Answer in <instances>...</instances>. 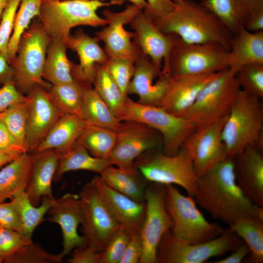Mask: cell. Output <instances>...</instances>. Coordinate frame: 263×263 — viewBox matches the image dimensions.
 Returning <instances> with one entry per match:
<instances>
[{
    "label": "cell",
    "instance_id": "obj_18",
    "mask_svg": "<svg viewBox=\"0 0 263 263\" xmlns=\"http://www.w3.org/2000/svg\"><path fill=\"white\" fill-rule=\"evenodd\" d=\"M135 34L133 42L162 70L168 62L171 49L178 36L162 32L150 16L141 10L129 23Z\"/></svg>",
    "mask_w": 263,
    "mask_h": 263
},
{
    "label": "cell",
    "instance_id": "obj_11",
    "mask_svg": "<svg viewBox=\"0 0 263 263\" xmlns=\"http://www.w3.org/2000/svg\"><path fill=\"white\" fill-rule=\"evenodd\" d=\"M243 241L229 227L208 241L185 244L176 239L170 231L161 239L157 252V263H203L236 249Z\"/></svg>",
    "mask_w": 263,
    "mask_h": 263
},
{
    "label": "cell",
    "instance_id": "obj_30",
    "mask_svg": "<svg viewBox=\"0 0 263 263\" xmlns=\"http://www.w3.org/2000/svg\"><path fill=\"white\" fill-rule=\"evenodd\" d=\"M57 168L53 181L57 183L64 173L70 171L88 170L101 174L113 165L109 159L95 157L82 145L76 143L68 151L59 154Z\"/></svg>",
    "mask_w": 263,
    "mask_h": 263
},
{
    "label": "cell",
    "instance_id": "obj_22",
    "mask_svg": "<svg viewBox=\"0 0 263 263\" xmlns=\"http://www.w3.org/2000/svg\"><path fill=\"white\" fill-rule=\"evenodd\" d=\"M217 73L171 76L159 107L175 116L183 117L195 102L201 90Z\"/></svg>",
    "mask_w": 263,
    "mask_h": 263
},
{
    "label": "cell",
    "instance_id": "obj_27",
    "mask_svg": "<svg viewBox=\"0 0 263 263\" xmlns=\"http://www.w3.org/2000/svg\"><path fill=\"white\" fill-rule=\"evenodd\" d=\"M86 125L79 115L63 114L33 152L55 150L60 154L68 151L76 143Z\"/></svg>",
    "mask_w": 263,
    "mask_h": 263
},
{
    "label": "cell",
    "instance_id": "obj_26",
    "mask_svg": "<svg viewBox=\"0 0 263 263\" xmlns=\"http://www.w3.org/2000/svg\"><path fill=\"white\" fill-rule=\"evenodd\" d=\"M253 63H263V30L251 32L243 27L231 39L229 68L237 72Z\"/></svg>",
    "mask_w": 263,
    "mask_h": 263
},
{
    "label": "cell",
    "instance_id": "obj_59",
    "mask_svg": "<svg viewBox=\"0 0 263 263\" xmlns=\"http://www.w3.org/2000/svg\"><path fill=\"white\" fill-rule=\"evenodd\" d=\"M173 2L175 3H179L181 2L182 0H172Z\"/></svg>",
    "mask_w": 263,
    "mask_h": 263
},
{
    "label": "cell",
    "instance_id": "obj_42",
    "mask_svg": "<svg viewBox=\"0 0 263 263\" xmlns=\"http://www.w3.org/2000/svg\"><path fill=\"white\" fill-rule=\"evenodd\" d=\"M59 254L48 253L38 244L30 243L19 248L6 263H60Z\"/></svg>",
    "mask_w": 263,
    "mask_h": 263
},
{
    "label": "cell",
    "instance_id": "obj_14",
    "mask_svg": "<svg viewBox=\"0 0 263 263\" xmlns=\"http://www.w3.org/2000/svg\"><path fill=\"white\" fill-rule=\"evenodd\" d=\"M142 9L133 4H127L118 12L104 10L102 15L107 24L102 29L95 33V38L104 44V50L108 58L122 57L135 61L142 52L132 41L134 32L125 28Z\"/></svg>",
    "mask_w": 263,
    "mask_h": 263
},
{
    "label": "cell",
    "instance_id": "obj_45",
    "mask_svg": "<svg viewBox=\"0 0 263 263\" xmlns=\"http://www.w3.org/2000/svg\"><path fill=\"white\" fill-rule=\"evenodd\" d=\"M31 242L18 232L0 226V263H6L19 248Z\"/></svg>",
    "mask_w": 263,
    "mask_h": 263
},
{
    "label": "cell",
    "instance_id": "obj_33",
    "mask_svg": "<svg viewBox=\"0 0 263 263\" xmlns=\"http://www.w3.org/2000/svg\"><path fill=\"white\" fill-rule=\"evenodd\" d=\"M55 198L44 196L41 205L34 206L25 191L21 192L11 199V202L17 209L21 219V227L19 233L26 239L32 240L36 228L44 221V216Z\"/></svg>",
    "mask_w": 263,
    "mask_h": 263
},
{
    "label": "cell",
    "instance_id": "obj_61",
    "mask_svg": "<svg viewBox=\"0 0 263 263\" xmlns=\"http://www.w3.org/2000/svg\"></svg>",
    "mask_w": 263,
    "mask_h": 263
},
{
    "label": "cell",
    "instance_id": "obj_6",
    "mask_svg": "<svg viewBox=\"0 0 263 263\" xmlns=\"http://www.w3.org/2000/svg\"><path fill=\"white\" fill-rule=\"evenodd\" d=\"M165 204L173 221L174 237L185 244L206 242L220 235L224 229L211 223L198 209L193 197L182 194L173 185H165Z\"/></svg>",
    "mask_w": 263,
    "mask_h": 263
},
{
    "label": "cell",
    "instance_id": "obj_21",
    "mask_svg": "<svg viewBox=\"0 0 263 263\" xmlns=\"http://www.w3.org/2000/svg\"><path fill=\"white\" fill-rule=\"evenodd\" d=\"M64 42L68 48L75 52L79 63L73 64L72 75L75 81L84 89L92 88L96 65H104L108 56L95 38L86 34L82 29L71 34Z\"/></svg>",
    "mask_w": 263,
    "mask_h": 263
},
{
    "label": "cell",
    "instance_id": "obj_25",
    "mask_svg": "<svg viewBox=\"0 0 263 263\" xmlns=\"http://www.w3.org/2000/svg\"><path fill=\"white\" fill-rule=\"evenodd\" d=\"M32 163L28 186L25 190L31 203L39 204L44 196L54 198L52 183L57 168L59 153L55 150L33 152Z\"/></svg>",
    "mask_w": 263,
    "mask_h": 263
},
{
    "label": "cell",
    "instance_id": "obj_23",
    "mask_svg": "<svg viewBox=\"0 0 263 263\" xmlns=\"http://www.w3.org/2000/svg\"><path fill=\"white\" fill-rule=\"evenodd\" d=\"M263 150L246 147L233 158L237 184L255 205L263 207Z\"/></svg>",
    "mask_w": 263,
    "mask_h": 263
},
{
    "label": "cell",
    "instance_id": "obj_53",
    "mask_svg": "<svg viewBox=\"0 0 263 263\" xmlns=\"http://www.w3.org/2000/svg\"><path fill=\"white\" fill-rule=\"evenodd\" d=\"M147 5L143 10L150 17L163 16L171 11L175 6L172 0H147Z\"/></svg>",
    "mask_w": 263,
    "mask_h": 263
},
{
    "label": "cell",
    "instance_id": "obj_54",
    "mask_svg": "<svg viewBox=\"0 0 263 263\" xmlns=\"http://www.w3.org/2000/svg\"><path fill=\"white\" fill-rule=\"evenodd\" d=\"M14 76V70L9 62L7 53L0 51V87L13 81Z\"/></svg>",
    "mask_w": 263,
    "mask_h": 263
},
{
    "label": "cell",
    "instance_id": "obj_60",
    "mask_svg": "<svg viewBox=\"0 0 263 263\" xmlns=\"http://www.w3.org/2000/svg\"><path fill=\"white\" fill-rule=\"evenodd\" d=\"M99 0V1H105L106 0Z\"/></svg>",
    "mask_w": 263,
    "mask_h": 263
},
{
    "label": "cell",
    "instance_id": "obj_56",
    "mask_svg": "<svg viewBox=\"0 0 263 263\" xmlns=\"http://www.w3.org/2000/svg\"><path fill=\"white\" fill-rule=\"evenodd\" d=\"M108 2L111 3L112 5H121L124 3L125 1H129L142 10H143L147 5L146 0H108Z\"/></svg>",
    "mask_w": 263,
    "mask_h": 263
},
{
    "label": "cell",
    "instance_id": "obj_50",
    "mask_svg": "<svg viewBox=\"0 0 263 263\" xmlns=\"http://www.w3.org/2000/svg\"><path fill=\"white\" fill-rule=\"evenodd\" d=\"M143 253V243L139 231L131 233L120 263H138Z\"/></svg>",
    "mask_w": 263,
    "mask_h": 263
},
{
    "label": "cell",
    "instance_id": "obj_20",
    "mask_svg": "<svg viewBox=\"0 0 263 263\" xmlns=\"http://www.w3.org/2000/svg\"><path fill=\"white\" fill-rule=\"evenodd\" d=\"M171 76L162 72L142 52L134 62L132 77L128 94H136L137 102L159 106L168 88Z\"/></svg>",
    "mask_w": 263,
    "mask_h": 263
},
{
    "label": "cell",
    "instance_id": "obj_19",
    "mask_svg": "<svg viewBox=\"0 0 263 263\" xmlns=\"http://www.w3.org/2000/svg\"><path fill=\"white\" fill-rule=\"evenodd\" d=\"M47 213L48 220L57 224L61 229L63 249L59 255L62 259L70 254L75 247L84 244V237L77 232L79 225L83 221L78 195L68 193L55 199Z\"/></svg>",
    "mask_w": 263,
    "mask_h": 263
},
{
    "label": "cell",
    "instance_id": "obj_5",
    "mask_svg": "<svg viewBox=\"0 0 263 263\" xmlns=\"http://www.w3.org/2000/svg\"><path fill=\"white\" fill-rule=\"evenodd\" d=\"M51 39L38 19L22 34L16 56L10 64L15 72L14 84L22 94L27 95L37 85L47 90L51 87L52 84L43 78V73Z\"/></svg>",
    "mask_w": 263,
    "mask_h": 263
},
{
    "label": "cell",
    "instance_id": "obj_36",
    "mask_svg": "<svg viewBox=\"0 0 263 263\" xmlns=\"http://www.w3.org/2000/svg\"><path fill=\"white\" fill-rule=\"evenodd\" d=\"M117 140V132L103 127L86 125L77 142L85 148L91 155L109 159Z\"/></svg>",
    "mask_w": 263,
    "mask_h": 263
},
{
    "label": "cell",
    "instance_id": "obj_15",
    "mask_svg": "<svg viewBox=\"0 0 263 263\" xmlns=\"http://www.w3.org/2000/svg\"><path fill=\"white\" fill-rule=\"evenodd\" d=\"M110 156L112 165L131 169L134 160L144 152L162 147L163 138L153 128L134 121H123Z\"/></svg>",
    "mask_w": 263,
    "mask_h": 263
},
{
    "label": "cell",
    "instance_id": "obj_24",
    "mask_svg": "<svg viewBox=\"0 0 263 263\" xmlns=\"http://www.w3.org/2000/svg\"><path fill=\"white\" fill-rule=\"evenodd\" d=\"M91 181L121 225L131 233L139 231L145 215L146 203L135 200L114 189L99 175L95 176Z\"/></svg>",
    "mask_w": 263,
    "mask_h": 263
},
{
    "label": "cell",
    "instance_id": "obj_43",
    "mask_svg": "<svg viewBox=\"0 0 263 263\" xmlns=\"http://www.w3.org/2000/svg\"><path fill=\"white\" fill-rule=\"evenodd\" d=\"M134 61L122 57L108 58L104 65L117 85L125 99L134 71Z\"/></svg>",
    "mask_w": 263,
    "mask_h": 263
},
{
    "label": "cell",
    "instance_id": "obj_38",
    "mask_svg": "<svg viewBox=\"0 0 263 263\" xmlns=\"http://www.w3.org/2000/svg\"><path fill=\"white\" fill-rule=\"evenodd\" d=\"M84 88L76 81L52 84L47 90L52 101L64 114L79 115Z\"/></svg>",
    "mask_w": 263,
    "mask_h": 263
},
{
    "label": "cell",
    "instance_id": "obj_12",
    "mask_svg": "<svg viewBox=\"0 0 263 263\" xmlns=\"http://www.w3.org/2000/svg\"><path fill=\"white\" fill-rule=\"evenodd\" d=\"M78 195L83 215L81 225L84 244L102 252L112 236L122 226L91 181L83 186Z\"/></svg>",
    "mask_w": 263,
    "mask_h": 263
},
{
    "label": "cell",
    "instance_id": "obj_16",
    "mask_svg": "<svg viewBox=\"0 0 263 263\" xmlns=\"http://www.w3.org/2000/svg\"><path fill=\"white\" fill-rule=\"evenodd\" d=\"M228 115V113L214 122L195 128L182 145L181 148L192 160L197 177L228 157L221 139L222 129Z\"/></svg>",
    "mask_w": 263,
    "mask_h": 263
},
{
    "label": "cell",
    "instance_id": "obj_31",
    "mask_svg": "<svg viewBox=\"0 0 263 263\" xmlns=\"http://www.w3.org/2000/svg\"><path fill=\"white\" fill-rule=\"evenodd\" d=\"M68 49L63 40L52 38L47 48L43 78L51 84L75 81L72 75L73 62L67 56Z\"/></svg>",
    "mask_w": 263,
    "mask_h": 263
},
{
    "label": "cell",
    "instance_id": "obj_1",
    "mask_svg": "<svg viewBox=\"0 0 263 263\" xmlns=\"http://www.w3.org/2000/svg\"><path fill=\"white\" fill-rule=\"evenodd\" d=\"M194 199L214 219L229 226L247 215L263 221V207L254 204L237 183L232 157L219 162L197 178Z\"/></svg>",
    "mask_w": 263,
    "mask_h": 263
},
{
    "label": "cell",
    "instance_id": "obj_55",
    "mask_svg": "<svg viewBox=\"0 0 263 263\" xmlns=\"http://www.w3.org/2000/svg\"><path fill=\"white\" fill-rule=\"evenodd\" d=\"M226 258L211 262L212 263H240L250 253L248 246L244 242Z\"/></svg>",
    "mask_w": 263,
    "mask_h": 263
},
{
    "label": "cell",
    "instance_id": "obj_7",
    "mask_svg": "<svg viewBox=\"0 0 263 263\" xmlns=\"http://www.w3.org/2000/svg\"><path fill=\"white\" fill-rule=\"evenodd\" d=\"M159 148L141 154L133 166L149 182L178 185L194 198L198 177L188 154L181 148L175 155H168Z\"/></svg>",
    "mask_w": 263,
    "mask_h": 263
},
{
    "label": "cell",
    "instance_id": "obj_29",
    "mask_svg": "<svg viewBox=\"0 0 263 263\" xmlns=\"http://www.w3.org/2000/svg\"><path fill=\"white\" fill-rule=\"evenodd\" d=\"M32 163L29 152L19 156L0 170V203L25 191Z\"/></svg>",
    "mask_w": 263,
    "mask_h": 263
},
{
    "label": "cell",
    "instance_id": "obj_39",
    "mask_svg": "<svg viewBox=\"0 0 263 263\" xmlns=\"http://www.w3.org/2000/svg\"><path fill=\"white\" fill-rule=\"evenodd\" d=\"M28 108L26 99L0 113V123L26 152H29L26 136Z\"/></svg>",
    "mask_w": 263,
    "mask_h": 263
},
{
    "label": "cell",
    "instance_id": "obj_8",
    "mask_svg": "<svg viewBox=\"0 0 263 263\" xmlns=\"http://www.w3.org/2000/svg\"><path fill=\"white\" fill-rule=\"evenodd\" d=\"M236 73L229 68L218 72L201 90L183 117L191 121L195 128H199L227 114L241 90Z\"/></svg>",
    "mask_w": 263,
    "mask_h": 263
},
{
    "label": "cell",
    "instance_id": "obj_34",
    "mask_svg": "<svg viewBox=\"0 0 263 263\" xmlns=\"http://www.w3.org/2000/svg\"><path fill=\"white\" fill-rule=\"evenodd\" d=\"M248 246L247 262L263 263V222L252 215L242 217L229 226Z\"/></svg>",
    "mask_w": 263,
    "mask_h": 263
},
{
    "label": "cell",
    "instance_id": "obj_57",
    "mask_svg": "<svg viewBox=\"0 0 263 263\" xmlns=\"http://www.w3.org/2000/svg\"><path fill=\"white\" fill-rule=\"evenodd\" d=\"M18 156L0 152V168L7 165Z\"/></svg>",
    "mask_w": 263,
    "mask_h": 263
},
{
    "label": "cell",
    "instance_id": "obj_47",
    "mask_svg": "<svg viewBox=\"0 0 263 263\" xmlns=\"http://www.w3.org/2000/svg\"><path fill=\"white\" fill-rule=\"evenodd\" d=\"M244 27L251 32L263 30V0H246Z\"/></svg>",
    "mask_w": 263,
    "mask_h": 263
},
{
    "label": "cell",
    "instance_id": "obj_52",
    "mask_svg": "<svg viewBox=\"0 0 263 263\" xmlns=\"http://www.w3.org/2000/svg\"><path fill=\"white\" fill-rule=\"evenodd\" d=\"M0 152L19 156L26 153L0 123Z\"/></svg>",
    "mask_w": 263,
    "mask_h": 263
},
{
    "label": "cell",
    "instance_id": "obj_58",
    "mask_svg": "<svg viewBox=\"0 0 263 263\" xmlns=\"http://www.w3.org/2000/svg\"><path fill=\"white\" fill-rule=\"evenodd\" d=\"M10 0H0V22L4 10Z\"/></svg>",
    "mask_w": 263,
    "mask_h": 263
},
{
    "label": "cell",
    "instance_id": "obj_32",
    "mask_svg": "<svg viewBox=\"0 0 263 263\" xmlns=\"http://www.w3.org/2000/svg\"><path fill=\"white\" fill-rule=\"evenodd\" d=\"M79 116L87 125L99 126L116 132L122 124L93 87L84 90Z\"/></svg>",
    "mask_w": 263,
    "mask_h": 263
},
{
    "label": "cell",
    "instance_id": "obj_35",
    "mask_svg": "<svg viewBox=\"0 0 263 263\" xmlns=\"http://www.w3.org/2000/svg\"><path fill=\"white\" fill-rule=\"evenodd\" d=\"M200 4L214 14L233 35L244 27L246 0H201Z\"/></svg>",
    "mask_w": 263,
    "mask_h": 263
},
{
    "label": "cell",
    "instance_id": "obj_28",
    "mask_svg": "<svg viewBox=\"0 0 263 263\" xmlns=\"http://www.w3.org/2000/svg\"><path fill=\"white\" fill-rule=\"evenodd\" d=\"M99 176L114 189L135 200L145 202L146 191L149 182L134 166L131 169H122L112 165Z\"/></svg>",
    "mask_w": 263,
    "mask_h": 263
},
{
    "label": "cell",
    "instance_id": "obj_41",
    "mask_svg": "<svg viewBox=\"0 0 263 263\" xmlns=\"http://www.w3.org/2000/svg\"><path fill=\"white\" fill-rule=\"evenodd\" d=\"M236 76L242 91L262 100L263 63L244 65L237 70Z\"/></svg>",
    "mask_w": 263,
    "mask_h": 263
},
{
    "label": "cell",
    "instance_id": "obj_51",
    "mask_svg": "<svg viewBox=\"0 0 263 263\" xmlns=\"http://www.w3.org/2000/svg\"><path fill=\"white\" fill-rule=\"evenodd\" d=\"M71 257L66 260L69 263H100L101 252L95 251L89 246L83 245L75 247Z\"/></svg>",
    "mask_w": 263,
    "mask_h": 263
},
{
    "label": "cell",
    "instance_id": "obj_48",
    "mask_svg": "<svg viewBox=\"0 0 263 263\" xmlns=\"http://www.w3.org/2000/svg\"><path fill=\"white\" fill-rule=\"evenodd\" d=\"M0 226L14 230L19 233L20 230V217L11 201L0 203Z\"/></svg>",
    "mask_w": 263,
    "mask_h": 263
},
{
    "label": "cell",
    "instance_id": "obj_10",
    "mask_svg": "<svg viewBox=\"0 0 263 263\" xmlns=\"http://www.w3.org/2000/svg\"><path fill=\"white\" fill-rule=\"evenodd\" d=\"M120 120L139 122L156 130L163 138L162 150L168 155L177 154L187 137L195 129L194 125L184 117L175 116L159 106L135 102L129 97Z\"/></svg>",
    "mask_w": 263,
    "mask_h": 263
},
{
    "label": "cell",
    "instance_id": "obj_13",
    "mask_svg": "<svg viewBox=\"0 0 263 263\" xmlns=\"http://www.w3.org/2000/svg\"><path fill=\"white\" fill-rule=\"evenodd\" d=\"M150 183L146 191L145 215L139 230L143 243L139 263H157L161 239L173 226L172 220L166 207L165 185Z\"/></svg>",
    "mask_w": 263,
    "mask_h": 263
},
{
    "label": "cell",
    "instance_id": "obj_40",
    "mask_svg": "<svg viewBox=\"0 0 263 263\" xmlns=\"http://www.w3.org/2000/svg\"><path fill=\"white\" fill-rule=\"evenodd\" d=\"M41 4V0H21L7 49L10 64L16 56L18 44L22 34L28 28L32 19L38 17Z\"/></svg>",
    "mask_w": 263,
    "mask_h": 263
},
{
    "label": "cell",
    "instance_id": "obj_44",
    "mask_svg": "<svg viewBox=\"0 0 263 263\" xmlns=\"http://www.w3.org/2000/svg\"><path fill=\"white\" fill-rule=\"evenodd\" d=\"M130 236V231L123 227L114 232L101 252L100 263H120Z\"/></svg>",
    "mask_w": 263,
    "mask_h": 263
},
{
    "label": "cell",
    "instance_id": "obj_46",
    "mask_svg": "<svg viewBox=\"0 0 263 263\" xmlns=\"http://www.w3.org/2000/svg\"><path fill=\"white\" fill-rule=\"evenodd\" d=\"M20 2L21 0H10L4 10L0 22V51L7 53L16 13Z\"/></svg>",
    "mask_w": 263,
    "mask_h": 263
},
{
    "label": "cell",
    "instance_id": "obj_49",
    "mask_svg": "<svg viewBox=\"0 0 263 263\" xmlns=\"http://www.w3.org/2000/svg\"><path fill=\"white\" fill-rule=\"evenodd\" d=\"M26 95L17 89L14 81L7 83L0 87V113L10 106L25 101Z\"/></svg>",
    "mask_w": 263,
    "mask_h": 263
},
{
    "label": "cell",
    "instance_id": "obj_2",
    "mask_svg": "<svg viewBox=\"0 0 263 263\" xmlns=\"http://www.w3.org/2000/svg\"><path fill=\"white\" fill-rule=\"evenodd\" d=\"M150 17L162 32L175 34L186 43L217 42L230 50L233 34L200 3L182 0L169 13Z\"/></svg>",
    "mask_w": 263,
    "mask_h": 263
},
{
    "label": "cell",
    "instance_id": "obj_9",
    "mask_svg": "<svg viewBox=\"0 0 263 263\" xmlns=\"http://www.w3.org/2000/svg\"><path fill=\"white\" fill-rule=\"evenodd\" d=\"M229 49L217 42L188 43L178 37L162 72L170 76L217 73L229 68Z\"/></svg>",
    "mask_w": 263,
    "mask_h": 263
},
{
    "label": "cell",
    "instance_id": "obj_37",
    "mask_svg": "<svg viewBox=\"0 0 263 263\" xmlns=\"http://www.w3.org/2000/svg\"><path fill=\"white\" fill-rule=\"evenodd\" d=\"M94 89L120 120L127 99L104 65L97 64L93 82Z\"/></svg>",
    "mask_w": 263,
    "mask_h": 263
},
{
    "label": "cell",
    "instance_id": "obj_17",
    "mask_svg": "<svg viewBox=\"0 0 263 263\" xmlns=\"http://www.w3.org/2000/svg\"><path fill=\"white\" fill-rule=\"evenodd\" d=\"M28 113L26 141L29 152H33L63 113L51 98L47 90L37 85L26 95Z\"/></svg>",
    "mask_w": 263,
    "mask_h": 263
},
{
    "label": "cell",
    "instance_id": "obj_3",
    "mask_svg": "<svg viewBox=\"0 0 263 263\" xmlns=\"http://www.w3.org/2000/svg\"><path fill=\"white\" fill-rule=\"evenodd\" d=\"M221 139L229 157L250 146L263 150L262 99L240 90L229 109Z\"/></svg>",
    "mask_w": 263,
    "mask_h": 263
},
{
    "label": "cell",
    "instance_id": "obj_4",
    "mask_svg": "<svg viewBox=\"0 0 263 263\" xmlns=\"http://www.w3.org/2000/svg\"><path fill=\"white\" fill-rule=\"evenodd\" d=\"M111 5L98 0H42L38 19L52 38L65 41L75 27L106 26V20L97 11Z\"/></svg>",
    "mask_w": 263,
    "mask_h": 263
}]
</instances>
